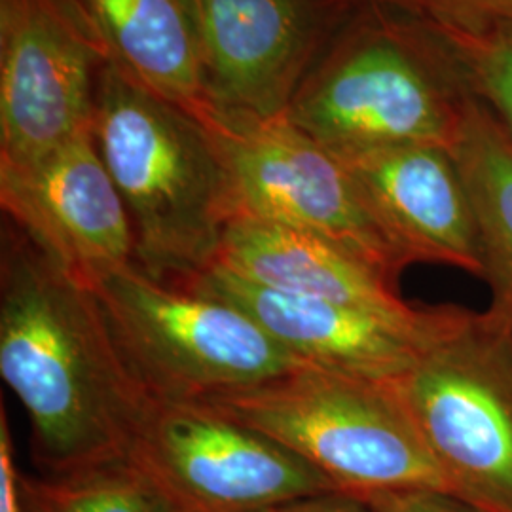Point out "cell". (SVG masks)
I'll return each instance as SVG.
<instances>
[{
  "label": "cell",
  "mask_w": 512,
  "mask_h": 512,
  "mask_svg": "<svg viewBox=\"0 0 512 512\" xmlns=\"http://www.w3.org/2000/svg\"><path fill=\"white\" fill-rule=\"evenodd\" d=\"M0 374L52 475L124 461L152 399L92 287L21 232L4 241L0 262Z\"/></svg>",
  "instance_id": "6da1fadb"
},
{
  "label": "cell",
  "mask_w": 512,
  "mask_h": 512,
  "mask_svg": "<svg viewBox=\"0 0 512 512\" xmlns=\"http://www.w3.org/2000/svg\"><path fill=\"white\" fill-rule=\"evenodd\" d=\"M93 135L131 220L135 264L160 283L188 287L217 262L234 217L211 131L107 59Z\"/></svg>",
  "instance_id": "7a4b0ae2"
},
{
  "label": "cell",
  "mask_w": 512,
  "mask_h": 512,
  "mask_svg": "<svg viewBox=\"0 0 512 512\" xmlns=\"http://www.w3.org/2000/svg\"><path fill=\"white\" fill-rule=\"evenodd\" d=\"M198 403L275 440L327 476L338 492L454 494L399 380L306 365L262 384L211 393Z\"/></svg>",
  "instance_id": "3957f363"
},
{
  "label": "cell",
  "mask_w": 512,
  "mask_h": 512,
  "mask_svg": "<svg viewBox=\"0 0 512 512\" xmlns=\"http://www.w3.org/2000/svg\"><path fill=\"white\" fill-rule=\"evenodd\" d=\"M93 291L133 376L154 399L198 401L310 365L238 306L160 283L137 264L105 275Z\"/></svg>",
  "instance_id": "277c9868"
},
{
  "label": "cell",
  "mask_w": 512,
  "mask_h": 512,
  "mask_svg": "<svg viewBox=\"0 0 512 512\" xmlns=\"http://www.w3.org/2000/svg\"><path fill=\"white\" fill-rule=\"evenodd\" d=\"M399 387L454 494L512 512V332L469 311Z\"/></svg>",
  "instance_id": "5b68a950"
},
{
  "label": "cell",
  "mask_w": 512,
  "mask_h": 512,
  "mask_svg": "<svg viewBox=\"0 0 512 512\" xmlns=\"http://www.w3.org/2000/svg\"><path fill=\"white\" fill-rule=\"evenodd\" d=\"M467 95L452 92L408 38L366 31L298 86L285 116L334 156L397 145L452 148Z\"/></svg>",
  "instance_id": "8992f818"
},
{
  "label": "cell",
  "mask_w": 512,
  "mask_h": 512,
  "mask_svg": "<svg viewBox=\"0 0 512 512\" xmlns=\"http://www.w3.org/2000/svg\"><path fill=\"white\" fill-rule=\"evenodd\" d=\"M126 461L173 512H256L338 492L275 440L198 401L152 397Z\"/></svg>",
  "instance_id": "52a82bcc"
},
{
  "label": "cell",
  "mask_w": 512,
  "mask_h": 512,
  "mask_svg": "<svg viewBox=\"0 0 512 512\" xmlns=\"http://www.w3.org/2000/svg\"><path fill=\"white\" fill-rule=\"evenodd\" d=\"M226 169L234 217L327 239L397 281L412 262L385 234L351 173L287 116L209 128Z\"/></svg>",
  "instance_id": "ba28073f"
},
{
  "label": "cell",
  "mask_w": 512,
  "mask_h": 512,
  "mask_svg": "<svg viewBox=\"0 0 512 512\" xmlns=\"http://www.w3.org/2000/svg\"><path fill=\"white\" fill-rule=\"evenodd\" d=\"M109 55L74 0H0V169H29L93 129Z\"/></svg>",
  "instance_id": "9c48e42d"
},
{
  "label": "cell",
  "mask_w": 512,
  "mask_h": 512,
  "mask_svg": "<svg viewBox=\"0 0 512 512\" xmlns=\"http://www.w3.org/2000/svg\"><path fill=\"white\" fill-rule=\"evenodd\" d=\"M188 289L238 306L277 344L310 365L374 380H401L469 313L456 306H427L414 317H389L279 293L217 264Z\"/></svg>",
  "instance_id": "30bf717a"
},
{
  "label": "cell",
  "mask_w": 512,
  "mask_h": 512,
  "mask_svg": "<svg viewBox=\"0 0 512 512\" xmlns=\"http://www.w3.org/2000/svg\"><path fill=\"white\" fill-rule=\"evenodd\" d=\"M2 209L40 253L95 287L135 264L126 205L92 131L29 169H0Z\"/></svg>",
  "instance_id": "8fae6325"
},
{
  "label": "cell",
  "mask_w": 512,
  "mask_h": 512,
  "mask_svg": "<svg viewBox=\"0 0 512 512\" xmlns=\"http://www.w3.org/2000/svg\"><path fill=\"white\" fill-rule=\"evenodd\" d=\"M336 158L412 264H444L484 277L473 207L450 148L397 145Z\"/></svg>",
  "instance_id": "7c38bea8"
},
{
  "label": "cell",
  "mask_w": 512,
  "mask_h": 512,
  "mask_svg": "<svg viewBox=\"0 0 512 512\" xmlns=\"http://www.w3.org/2000/svg\"><path fill=\"white\" fill-rule=\"evenodd\" d=\"M215 122L285 116L310 46L302 0H198Z\"/></svg>",
  "instance_id": "4fadbf2b"
},
{
  "label": "cell",
  "mask_w": 512,
  "mask_h": 512,
  "mask_svg": "<svg viewBox=\"0 0 512 512\" xmlns=\"http://www.w3.org/2000/svg\"><path fill=\"white\" fill-rule=\"evenodd\" d=\"M217 266L279 293L296 294L389 317L423 308L401 298L395 281L327 239L268 220L228 222Z\"/></svg>",
  "instance_id": "5bb4252c"
},
{
  "label": "cell",
  "mask_w": 512,
  "mask_h": 512,
  "mask_svg": "<svg viewBox=\"0 0 512 512\" xmlns=\"http://www.w3.org/2000/svg\"><path fill=\"white\" fill-rule=\"evenodd\" d=\"M110 61L209 129L215 110L207 92L198 0H76Z\"/></svg>",
  "instance_id": "9a60e30c"
},
{
  "label": "cell",
  "mask_w": 512,
  "mask_h": 512,
  "mask_svg": "<svg viewBox=\"0 0 512 512\" xmlns=\"http://www.w3.org/2000/svg\"><path fill=\"white\" fill-rule=\"evenodd\" d=\"M467 188L495 327L512 332V135L484 101L469 92L458 139L450 148Z\"/></svg>",
  "instance_id": "2e32d148"
},
{
  "label": "cell",
  "mask_w": 512,
  "mask_h": 512,
  "mask_svg": "<svg viewBox=\"0 0 512 512\" xmlns=\"http://www.w3.org/2000/svg\"><path fill=\"white\" fill-rule=\"evenodd\" d=\"M19 482L25 512H173L126 459Z\"/></svg>",
  "instance_id": "e0dca14e"
},
{
  "label": "cell",
  "mask_w": 512,
  "mask_h": 512,
  "mask_svg": "<svg viewBox=\"0 0 512 512\" xmlns=\"http://www.w3.org/2000/svg\"><path fill=\"white\" fill-rule=\"evenodd\" d=\"M459 74L512 135V35L440 38Z\"/></svg>",
  "instance_id": "ac0fdd59"
},
{
  "label": "cell",
  "mask_w": 512,
  "mask_h": 512,
  "mask_svg": "<svg viewBox=\"0 0 512 512\" xmlns=\"http://www.w3.org/2000/svg\"><path fill=\"white\" fill-rule=\"evenodd\" d=\"M421 19L439 38L512 35V0H378Z\"/></svg>",
  "instance_id": "d6986e66"
},
{
  "label": "cell",
  "mask_w": 512,
  "mask_h": 512,
  "mask_svg": "<svg viewBox=\"0 0 512 512\" xmlns=\"http://www.w3.org/2000/svg\"><path fill=\"white\" fill-rule=\"evenodd\" d=\"M355 497L363 499L374 512H486L440 490H385Z\"/></svg>",
  "instance_id": "ffe728a7"
},
{
  "label": "cell",
  "mask_w": 512,
  "mask_h": 512,
  "mask_svg": "<svg viewBox=\"0 0 512 512\" xmlns=\"http://www.w3.org/2000/svg\"><path fill=\"white\" fill-rule=\"evenodd\" d=\"M6 408L0 406V512H25Z\"/></svg>",
  "instance_id": "44dd1931"
},
{
  "label": "cell",
  "mask_w": 512,
  "mask_h": 512,
  "mask_svg": "<svg viewBox=\"0 0 512 512\" xmlns=\"http://www.w3.org/2000/svg\"><path fill=\"white\" fill-rule=\"evenodd\" d=\"M256 512H374L363 499L346 492L298 497Z\"/></svg>",
  "instance_id": "7402d4cb"
}]
</instances>
